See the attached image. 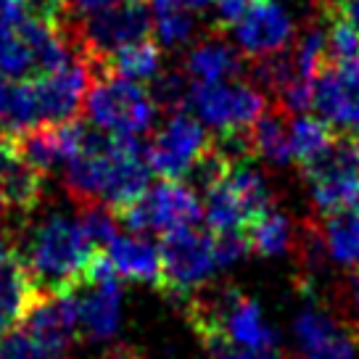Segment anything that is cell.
<instances>
[{
    "mask_svg": "<svg viewBox=\"0 0 359 359\" xmlns=\"http://www.w3.org/2000/svg\"><path fill=\"white\" fill-rule=\"evenodd\" d=\"M288 122L291 116L283 109H267L264 116L248 130V146L251 156L267 158L275 167H288L293 164L291 146H288Z\"/></svg>",
    "mask_w": 359,
    "mask_h": 359,
    "instance_id": "d6986e66",
    "label": "cell"
},
{
    "mask_svg": "<svg viewBox=\"0 0 359 359\" xmlns=\"http://www.w3.org/2000/svg\"><path fill=\"white\" fill-rule=\"evenodd\" d=\"M351 148H354V156H357V161H359V130L354 133V137H351Z\"/></svg>",
    "mask_w": 359,
    "mask_h": 359,
    "instance_id": "d590c367",
    "label": "cell"
},
{
    "mask_svg": "<svg viewBox=\"0 0 359 359\" xmlns=\"http://www.w3.org/2000/svg\"><path fill=\"white\" fill-rule=\"evenodd\" d=\"M336 3H338V0H336Z\"/></svg>",
    "mask_w": 359,
    "mask_h": 359,
    "instance_id": "74e56055",
    "label": "cell"
},
{
    "mask_svg": "<svg viewBox=\"0 0 359 359\" xmlns=\"http://www.w3.org/2000/svg\"><path fill=\"white\" fill-rule=\"evenodd\" d=\"M11 259H16V233L0 227V269L6 267Z\"/></svg>",
    "mask_w": 359,
    "mask_h": 359,
    "instance_id": "f546056e",
    "label": "cell"
},
{
    "mask_svg": "<svg viewBox=\"0 0 359 359\" xmlns=\"http://www.w3.org/2000/svg\"><path fill=\"white\" fill-rule=\"evenodd\" d=\"M312 106L336 130H359V56L320 69L312 79Z\"/></svg>",
    "mask_w": 359,
    "mask_h": 359,
    "instance_id": "8fae6325",
    "label": "cell"
},
{
    "mask_svg": "<svg viewBox=\"0 0 359 359\" xmlns=\"http://www.w3.org/2000/svg\"><path fill=\"white\" fill-rule=\"evenodd\" d=\"M333 6H336V11L341 13L346 22H351L359 29V0H338Z\"/></svg>",
    "mask_w": 359,
    "mask_h": 359,
    "instance_id": "1f68e13d",
    "label": "cell"
},
{
    "mask_svg": "<svg viewBox=\"0 0 359 359\" xmlns=\"http://www.w3.org/2000/svg\"><path fill=\"white\" fill-rule=\"evenodd\" d=\"M82 109L90 124L111 135L143 137L156 119V103L151 101L148 90L116 74L95 79L90 85Z\"/></svg>",
    "mask_w": 359,
    "mask_h": 359,
    "instance_id": "277c9868",
    "label": "cell"
},
{
    "mask_svg": "<svg viewBox=\"0 0 359 359\" xmlns=\"http://www.w3.org/2000/svg\"><path fill=\"white\" fill-rule=\"evenodd\" d=\"M148 146L135 135H111L103 151L77 154L64 167V188L74 206L109 203L114 212L135 203L151 188Z\"/></svg>",
    "mask_w": 359,
    "mask_h": 359,
    "instance_id": "6da1fadb",
    "label": "cell"
},
{
    "mask_svg": "<svg viewBox=\"0 0 359 359\" xmlns=\"http://www.w3.org/2000/svg\"><path fill=\"white\" fill-rule=\"evenodd\" d=\"M212 148V137L196 114L175 111L148 146V164L161 180H182Z\"/></svg>",
    "mask_w": 359,
    "mask_h": 359,
    "instance_id": "ba28073f",
    "label": "cell"
},
{
    "mask_svg": "<svg viewBox=\"0 0 359 359\" xmlns=\"http://www.w3.org/2000/svg\"><path fill=\"white\" fill-rule=\"evenodd\" d=\"M109 359H146V357H143V354H137V351H133V348H116Z\"/></svg>",
    "mask_w": 359,
    "mask_h": 359,
    "instance_id": "836d02e7",
    "label": "cell"
},
{
    "mask_svg": "<svg viewBox=\"0 0 359 359\" xmlns=\"http://www.w3.org/2000/svg\"><path fill=\"white\" fill-rule=\"evenodd\" d=\"M95 251L103 248L90 243L77 217L53 212L32 224L16 257L22 259L37 291L67 293L82 280V272Z\"/></svg>",
    "mask_w": 359,
    "mask_h": 359,
    "instance_id": "7a4b0ae2",
    "label": "cell"
},
{
    "mask_svg": "<svg viewBox=\"0 0 359 359\" xmlns=\"http://www.w3.org/2000/svg\"><path fill=\"white\" fill-rule=\"evenodd\" d=\"M77 219L90 238V243L95 248L109 246L116 238V227H119V217L109 203H88V206H77Z\"/></svg>",
    "mask_w": 359,
    "mask_h": 359,
    "instance_id": "4316f807",
    "label": "cell"
},
{
    "mask_svg": "<svg viewBox=\"0 0 359 359\" xmlns=\"http://www.w3.org/2000/svg\"><path fill=\"white\" fill-rule=\"evenodd\" d=\"M119 222L133 233L167 236L180 227H191L203 217L198 193L182 180H161L151 185L140 198L116 212Z\"/></svg>",
    "mask_w": 359,
    "mask_h": 359,
    "instance_id": "5b68a950",
    "label": "cell"
},
{
    "mask_svg": "<svg viewBox=\"0 0 359 359\" xmlns=\"http://www.w3.org/2000/svg\"><path fill=\"white\" fill-rule=\"evenodd\" d=\"M0 359H67V351L48 346L16 325L0 338Z\"/></svg>",
    "mask_w": 359,
    "mask_h": 359,
    "instance_id": "484cf974",
    "label": "cell"
},
{
    "mask_svg": "<svg viewBox=\"0 0 359 359\" xmlns=\"http://www.w3.org/2000/svg\"><path fill=\"white\" fill-rule=\"evenodd\" d=\"M154 13V34L161 48H180V45L191 43L196 34V19L193 11L182 6H167Z\"/></svg>",
    "mask_w": 359,
    "mask_h": 359,
    "instance_id": "cb8c5ba5",
    "label": "cell"
},
{
    "mask_svg": "<svg viewBox=\"0 0 359 359\" xmlns=\"http://www.w3.org/2000/svg\"><path fill=\"white\" fill-rule=\"evenodd\" d=\"M111 3H116V0H69V8L77 16H88V13L101 11V8L111 6Z\"/></svg>",
    "mask_w": 359,
    "mask_h": 359,
    "instance_id": "4dcf8cb0",
    "label": "cell"
},
{
    "mask_svg": "<svg viewBox=\"0 0 359 359\" xmlns=\"http://www.w3.org/2000/svg\"><path fill=\"white\" fill-rule=\"evenodd\" d=\"M93 82H95V74H93L90 64L82 56L72 58L67 67L56 69V72L34 77L32 85L34 93H37L40 119L53 124L79 119Z\"/></svg>",
    "mask_w": 359,
    "mask_h": 359,
    "instance_id": "30bf717a",
    "label": "cell"
},
{
    "mask_svg": "<svg viewBox=\"0 0 359 359\" xmlns=\"http://www.w3.org/2000/svg\"><path fill=\"white\" fill-rule=\"evenodd\" d=\"M257 0H212L214 6V27L217 29H230L236 27L243 16L248 13V8Z\"/></svg>",
    "mask_w": 359,
    "mask_h": 359,
    "instance_id": "83f0119b",
    "label": "cell"
},
{
    "mask_svg": "<svg viewBox=\"0 0 359 359\" xmlns=\"http://www.w3.org/2000/svg\"><path fill=\"white\" fill-rule=\"evenodd\" d=\"M124 3H143V0H124Z\"/></svg>",
    "mask_w": 359,
    "mask_h": 359,
    "instance_id": "8d00e7d4",
    "label": "cell"
},
{
    "mask_svg": "<svg viewBox=\"0 0 359 359\" xmlns=\"http://www.w3.org/2000/svg\"><path fill=\"white\" fill-rule=\"evenodd\" d=\"M182 8H188V11H203V8H209L212 6V0H177Z\"/></svg>",
    "mask_w": 359,
    "mask_h": 359,
    "instance_id": "d6a6232c",
    "label": "cell"
},
{
    "mask_svg": "<svg viewBox=\"0 0 359 359\" xmlns=\"http://www.w3.org/2000/svg\"><path fill=\"white\" fill-rule=\"evenodd\" d=\"M327 257L346 269L359 267V212H344L325 217L320 227Z\"/></svg>",
    "mask_w": 359,
    "mask_h": 359,
    "instance_id": "7402d4cb",
    "label": "cell"
},
{
    "mask_svg": "<svg viewBox=\"0 0 359 359\" xmlns=\"http://www.w3.org/2000/svg\"><path fill=\"white\" fill-rule=\"evenodd\" d=\"M158 257H161L158 291L172 302H185L188 296H193L209 283L217 269H222L217 259L214 233L196 230L193 224L161 236Z\"/></svg>",
    "mask_w": 359,
    "mask_h": 359,
    "instance_id": "3957f363",
    "label": "cell"
},
{
    "mask_svg": "<svg viewBox=\"0 0 359 359\" xmlns=\"http://www.w3.org/2000/svg\"><path fill=\"white\" fill-rule=\"evenodd\" d=\"M79 130H82V119L64 124L40 122L11 137L16 151L29 167L37 169L40 175H50L67 167L79 154Z\"/></svg>",
    "mask_w": 359,
    "mask_h": 359,
    "instance_id": "4fadbf2b",
    "label": "cell"
},
{
    "mask_svg": "<svg viewBox=\"0 0 359 359\" xmlns=\"http://www.w3.org/2000/svg\"><path fill=\"white\" fill-rule=\"evenodd\" d=\"M248 248L259 254V257H283L288 254L296 243V233H293L291 219L280 214L278 209L259 217L257 222L246 230Z\"/></svg>",
    "mask_w": 359,
    "mask_h": 359,
    "instance_id": "603a6c76",
    "label": "cell"
},
{
    "mask_svg": "<svg viewBox=\"0 0 359 359\" xmlns=\"http://www.w3.org/2000/svg\"><path fill=\"white\" fill-rule=\"evenodd\" d=\"M0 188L8 201V214L22 219H29L40 209L45 196V175L24 161L11 135L0 140Z\"/></svg>",
    "mask_w": 359,
    "mask_h": 359,
    "instance_id": "5bb4252c",
    "label": "cell"
},
{
    "mask_svg": "<svg viewBox=\"0 0 359 359\" xmlns=\"http://www.w3.org/2000/svg\"><path fill=\"white\" fill-rule=\"evenodd\" d=\"M304 177L309 180L314 209L323 217L359 212V161L351 140H338L330 154L304 169Z\"/></svg>",
    "mask_w": 359,
    "mask_h": 359,
    "instance_id": "52a82bcc",
    "label": "cell"
},
{
    "mask_svg": "<svg viewBox=\"0 0 359 359\" xmlns=\"http://www.w3.org/2000/svg\"><path fill=\"white\" fill-rule=\"evenodd\" d=\"M293 34H296V27H293L291 13L278 0H257L246 16L236 24L238 48L251 61L285 53Z\"/></svg>",
    "mask_w": 359,
    "mask_h": 359,
    "instance_id": "7c38bea8",
    "label": "cell"
},
{
    "mask_svg": "<svg viewBox=\"0 0 359 359\" xmlns=\"http://www.w3.org/2000/svg\"><path fill=\"white\" fill-rule=\"evenodd\" d=\"M302 359H357L359 327L320 304H309L293 320Z\"/></svg>",
    "mask_w": 359,
    "mask_h": 359,
    "instance_id": "9c48e42d",
    "label": "cell"
},
{
    "mask_svg": "<svg viewBox=\"0 0 359 359\" xmlns=\"http://www.w3.org/2000/svg\"><path fill=\"white\" fill-rule=\"evenodd\" d=\"M106 257L122 280L143 283L158 288L161 283V257L158 248L140 236H116L106 246Z\"/></svg>",
    "mask_w": 359,
    "mask_h": 359,
    "instance_id": "9a60e30c",
    "label": "cell"
},
{
    "mask_svg": "<svg viewBox=\"0 0 359 359\" xmlns=\"http://www.w3.org/2000/svg\"><path fill=\"white\" fill-rule=\"evenodd\" d=\"M40 106L32 79L0 77V127L3 133L19 135L40 124Z\"/></svg>",
    "mask_w": 359,
    "mask_h": 359,
    "instance_id": "ac0fdd59",
    "label": "cell"
},
{
    "mask_svg": "<svg viewBox=\"0 0 359 359\" xmlns=\"http://www.w3.org/2000/svg\"><path fill=\"white\" fill-rule=\"evenodd\" d=\"M109 61V74L133 79V82H151L161 72V45L148 40L116 48Z\"/></svg>",
    "mask_w": 359,
    "mask_h": 359,
    "instance_id": "44dd1931",
    "label": "cell"
},
{
    "mask_svg": "<svg viewBox=\"0 0 359 359\" xmlns=\"http://www.w3.org/2000/svg\"><path fill=\"white\" fill-rule=\"evenodd\" d=\"M338 130L323 116L299 114L288 122V146H291L293 164L302 169L312 167L314 161L330 154L338 146Z\"/></svg>",
    "mask_w": 359,
    "mask_h": 359,
    "instance_id": "e0dca14e",
    "label": "cell"
},
{
    "mask_svg": "<svg viewBox=\"0 0 359 359\" xmlns=\"http://www.w3.org/2000/svg\"><path fill=\"white\" fill-rule=\"evenodd\" d=\"M193 79L180 72V69H172V72H158L156 77L151 79V88H148V95L151 101L156 103V109H167V111H182V106H188V98H191V85Z\"/></svg>",
    "mask_w": 359,
    "mask_h": 359,
    "instance_id": "d4e9b609",
    "label": "cell"
},
{
    "mask_svg": "<svg viewBox=\"0 0 359 359\" xmlns=\"http://www.w3.org/2000/svg\"><path fill=\"white\" fill-rule=\"evenodd\" d=\"M8 217V201H6V193H3V188H0V224H3V219Z\"/></svg>",
    "mask_w": 359,
    "mask_h": 359,
    "instance_id": "e575fe53",
    "label": "cell"
},
{
    "mask_svg": "<svg viewBox=\"0 0 359 359\" xmlns=\"http://www.w3.org/2000/svg\"><path fill=\"white\" fill-rule=\"evenodd\" d=\"M34 293L37 288L19 257L11 259L0 269V338L11 327L19 325L24 309L29 306Z\"/></svg>",
    "mask_w": 359,
    "mask_h": 359,
    "instance_id": "ffe728a7",
    "label": "cell"
},
{
    "mask_svg": "<svg viewBox=\"0 0 359 359\" xmlns=\"http://www.w3.org/2000/svg\"><path fill=\"white\" fill-rule=\"evenodd\" d=\"M341 302H344V317L359 327V267L348 269V278L344 280Z\"/></svg>",
    "mask_w": 359,
    "mask_h": 359,
    "instance_id": "f1b7e54d",
    "label": "cell"
},
{
    "mask_svg": "<svg viewBox=\"0 0 359 359\" xmlns=\"http://www.w3.org/2000/svg\"><path fill=\"white\" fill-rule=\"evenodd\" d=\"M191 111L217 130V135H243L264 116V93L246 82H193Z\"/></svg>",
    "mask_w": 359,
    "mask_h": 359,
    "instance_id": "8992f818",
    "label": "cell"
},
{
    "mask_svg": "<svg viewBox=\"0 0 359 359\" xmlns=\"http://www.w3.org/2000/svg\"><path fill=\"white\" fill-rule=\"evenodd\" d=\"M243 72V53L224 43L219 34L203 37L185 58V74L193 82H224Z\"/></svg>",
    "mask_w": 359,
    "mask_h": 359,
    "instance_id": "2e32d148",
    "label": "cell"
}]
</instances>
